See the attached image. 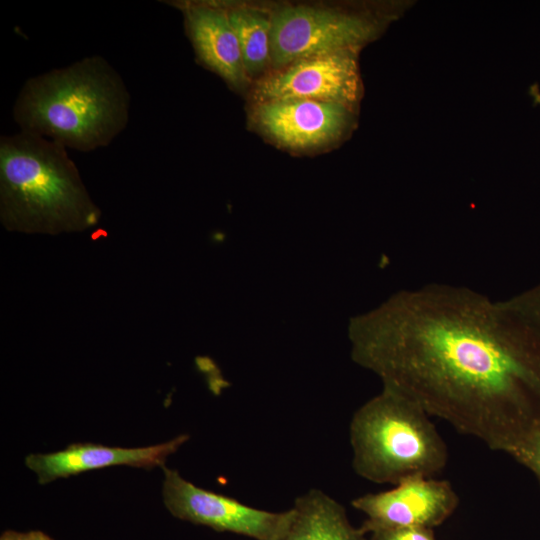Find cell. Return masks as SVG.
<instances>
[{
	"instance_id": "cell-1",
	"label": "cell",
	"mask_w": 540,
	"mask_h": 540,
	"mask_svg": "<svg viewBox=\"0 0 540 540\" xmlns=\"http://www.w3.org/2000/svg\"><path fill=\"white\" fill-rule=\"evenodd\" d=\"M348 335L383 386L493 451L540 427V335L508 299L429 283L353 317Z\"/></svg>"
},
{
	"instance_id": "cell-2",
	"label": "cell",
	"mask_w": 540,
	"mask_h": 540,
	"mask_svg": "<svg viewBox=\"0 0 540 540\" xmlns=\"http://www.w3.org/2000/svg\"><path fill=\"white\" fill-rule=\"evenodd\" d=\"M129 108L122 77L93 55L29 78L12 114L21 131L89 152L109 145L125 129Z\"/></svg>"
},
{
	"instance_id": "cell-3",
	"label": "cell",
	"mask_w": 540,
	"mask_h": 540,
	"mask_svg": "<svg viewBox=\"0 0 540 540\" xmlns=\"http://www.w3.org/2000/svg\"><path fill=\"white\" fill-rule=\"evenodd\" d=\"M100 217L64 146L21 130L1 137L0 218L7 230L80 232Z\"/></svg>"
},
{
	"instance_id": "cell-4",
	"label": "cell",
	"mask_w": 540,
	"mask_h": 540,
	"mask_svg": "<svg viewBox=\"0 0 540 540\" xmlns=\"http://www.w3.org/2000/svg\"><path fill=\"white\" fill-rule=\"evenodd\" d=\"M349 439L355 473L378 484L433 477L448 462L447 445L430 415L388 386L353 414Z\"/></svg>"
},
{
	"instance_id": "cell-5",
	"label": "cell",
	"mask_w": 540,
	"mask_h": 540,
	"mask_svg": "<svg viewBox=\"0 0 540 540\" xmlns=\"http://www.w3.org/2000/svg\"><path fill=\"white\" fill-rule=\"evenodd\" d=\"M382 28L360 13L288 6L271 16V61L275 67L342 51L358 52Z\"/></svg>"
},
{
	"instance_id": "cell-6",
	"label": "cell",
	"mask_w": 540,
	"mask_h": 540,
	"mask_svg": "<svg viewBox=\"0 0 540 540\" xmlns=\"http://www.w3.org/2000/svg\"><path fill=\"white\" fill-rule=\"evenodd\" d=\"M161 468L164 505L179 520L253 540H277L289 520V509L281 512L258 509L196 486L165 465Z\"/></svg>"
},
{
	"instance_id": "cell-7",
	"label": "cell",
	"mask_w": 540,
	"mask_h": 540,
	"mask_svg": "<svg viewBox=\"0 0 540 540\" xmlns=\"http://www.w3.org/2000/svg\"><path fill=\"white\" fill-rule=\"evenodd\" d=\"M351 504L365 515L360 526L365 534L396 527L433 530L455 512L459 497L449 481L412 477L389 490L358 496Z\"/></svg>"
},
{
	"instance_id": "cell-8",
	"label": "cell",
	"mask_w": 540,
	"mask_h": 540,
	"mask_svg": "<svg viewBox=\"0 0 540 540\" xmlns=\"http://www.w3.org/2000/svg\"><path fill=\"white\" fill-rule=\"evenodd\" d=\"M357 52L342 51L300 59L260 81L261 102L317 100L354 105L360 95Z\"/></svg>"
},
{
	"instance_id": "cell-9",
	"label": "cell",
	"mask_w": 540,
	"mask_h": 540,
	"mask_svg": "<svg viewBox=\"0 0 540 540\" xmlns=\"http://www.w3.org/2000/svg\"><path fill=\"white\" fill-rule=\"evenodd\" d=\"M353 106L317 100L261 102L255 111L259 126L291 148H310L338 139L352 125Z\"/></svg>"
},
{
	"instance_id": "cell-10",
	"label": "cell",
	"mask_w": 540,
	"mask_h": 540,
	"mask_svg": "<svg viewBox=\"0 0 540 540\" xmlns=\"http://www.w3.org/2000/svg\"><path fill=\"white\" fill-rule=\"evenodd\" d=\"M188 440V434H180L160 444L134 448L74 443L53 453L29 454L25 465L40 484L110 466L152 469L164 466L167 458Z\"/></svg>"
},
{
	"instance_id": "cell-11",
	"label": "cell",
	"mask_w": 540,
	"mask_h": 540,
	"mask_svg": "<svg viewBox=\"0 0 540 540\" xmlns=\"http://www.w3.org/2000/svg\"><path fill=\"white\" fill-rule=\"evenodd\" d=\"M183 11L198 58L228 83L240 86L246 71L226 10L210 4H187Z\"/></svg>"
},
{
	"instance_id": "cell-12",
	"label": "cell",
	"mask_w": 540,
	"mask_h": 540,
	"mask_svg": "<svg viewBox=\"0 0 540 540\" xmlns=\"http://www.w3.org/2000/svg\"><path fill=\"white\" fill-rule=\"evenodd\" d=\"M277 540H368L350 522L342 504L319 489L298 496Z\"/></svg>"
},
{
	"instance_id": "cell-13",
	"label": "cell",
	"mask_w": 540,
	"mask_h": 540,
	"mask_svg": "<svg viewBox=\"0 0 540 540\" xmlns=\"http://www.w3.org/2000/svg\"><path fill=\"white\" fill-rule=\"evenodd\" d=\"M226 12L239 42L246 73H259L271 59V17L247 8Z\"/></svg>"
},
{
	"instance_id": "cell-14",
	"label": "cell",
	"mask_w": 540,
	"mask_h": 540,
	"mask_svg": "<svg viewBox=\"0 0 540 540\" xmlns=\"http://www.w3.org/2000/svg\"><path fill=\"white\" fill-rule=\"evenodd\" d=\"M508 301L540 335V282L509 298Z\"/></svg>"
},
{
	"instance_id": "cell-15",
	"label": "cell",
	"mask_w": 540,
	"mask_h": 540,
	"mask_svg": "<svg viewBox=\"0 0 540 540\" xmlns=\"http://www.w3.org/2000/svg\"><path fill=\"white\" fill-rule=\"evenodd\" d=\"M510 455L540 478V427L528 433Z\"/></svg>"
},
{
	"instance_id": "cell-16",
	"label": "cell",
	"mask_w": 540,
	"mask_h": 540,
	"mask_svg": "<svg viewBox=\"0 0 540 540\" xmlns=\"http://www.w3.org/2000/svg\"><path fill=\"white\" fill-rule=\"evenodd\" d=\"M368 540H437L431 529L396 527L374 531Z\"/></svg>"
},
{
	"instance_id": "cell-17",
	"label": "cell",
	"mask_w": 540,
	"mask_h": 540,
	"mask_svg": "<svg viewBox=\"0 0 540 540\" xmlns=\"http://www.w3.org/2000/svg\"><path fill=\"white\" fill-rule=\"evenodd\" d=\"M24 540H54L46 533L40 530H31L24 533Z\"/></svg>"
},
{
	"instance_id": "cell-18",
	"label": "cell",
	"mask_w": 540,
	"mask_h": 540,
	"mask_svg": "<svg viewBox=\"0 0 540 540\" xmlns=\"http://www.w3.org/2000/svg\"><path fill=\"white\" fill-rule=\"evenodd\" d=\"M0 540H24V533L15 530H5L1 534Z\"/></svg>"
}]
</instances>
